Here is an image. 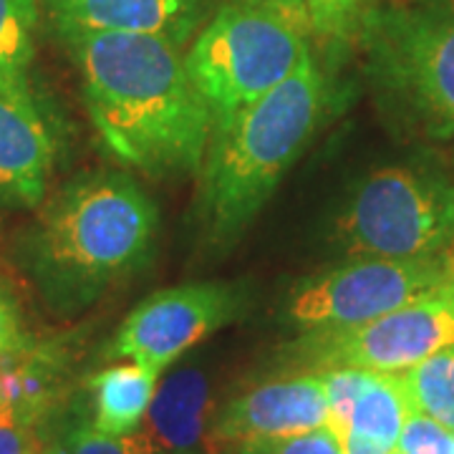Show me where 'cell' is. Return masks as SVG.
<instances>
[{
    "label": "cell",
    "mask_w": 454,
    "mask_h": 454,
    "mask_svg": "<svg viewBox=\"0 0 454 454\" xmlns=\"http://www.w3.org/2000/svg\"><path fill=\"white\" fill-rule=\"evenodd\" d=\"M66 43L82 68L89 116L119 162L149 177L202 167L212 114L179 46L134 33H76Z\"/></svg>",
    "instance_id": "6da1fadb"
},
{
    "label": "cell",
    "mask_w": 454,
    "mask_h": 454,
    "mask_svg": "<svg viewBox=\"0 0 454 454\" xmlns=\"http://www.w3.org/2000/svg\"><path fill=\"white\" fill-rule=\"evenodd\" d=\"M157 227L154 202L129 175L74 179L33 227V278L53 309H82L149 258Z\"/></svg>",
    "instance_id": "7a4b0ae2"
},
{
    "label": "cell",
    "mask_w": 454,
    "mask_h": 454,
    "mask_svg": "<svg viewBox=\"0 0 454 454\" xmlns=\"http://www.w3.org/2000/svg\"><path fill=\"white\" fill-rule=\"evenodd\" d=\"M324 112V79L306 56L273 91L212 124L202 162L200 217L215 243L232 240L253 223L310 142Z\"/></svg>",
    "instance_id": "3957f363"
},
{
    "label": "cell",
    "mask_w": 454,
    "mask_h": 454,
    "mask_svg": "<svg viewBox=\"0 0 454 454\" xmlns=\"http://www.w3.org/2000/svg\"><path fill=\"white\" fill-rule=\"evenodd\" d=\"M310 56L309 33L245 3H227L184 53L187 74L223 124L283 83Z\"/></svg>",
    "instance_id": "277c9868"
},
{
    "label": "cell",
    "mask_w": 454,
    "mask_h": 454,
    "mask_svg": "<svg viewBox=\"0 0 454 454\" xmlns=\"http://www.w3.org/2000/svg\"><path fill=\"white\" fill-rule=\"evenodd\" d=\"M361 28L379 89L422 134L454 137V16L394 5L369 11Z\"/></svg>",
    "instance_id": "5b68a950"
},
{
    "label": "cell",
    "mask_w": 454,
    "mask_h": 454,
    "mask_svg": "<svg viewBox=\"0 0 454 454\" xmlns=\"http://www.w3.org/2000/svg\"><path fill=\"white\" fill-rule=\"evenodd\" d=\"M351 258H424L454 240V184L409 167L364 179L340 215Z\"/></svg>",
    "instance_id": "8992f818"
},
{
    "label": "cell",
    "mask_w": 454,
    "mask_h": 454,
    "mask_svg": "<svg viewBox=\"0 0 454 454\" xmlns=\"http://www.w3.org/2000/svg\"><path fill=\"white\" fill-rule=\"evenodd\" d=\"M454 291V255L351 258L293 295L288 316L310 331H343L422 298Z\"/></svg>",
    "instance_id": "52a82bcc"
},
{
    "label": "cell",
    "mask_w": 454,
    "mask_h": 454,
    "mask_svg": "<svg viewBox=\"0 0 454 454\" xmlns=\"http://www.w3.org/2000/svg\"><path fill=\"white\" fill-rule=\"evenodd\" d=\"M447 346H454V291L437 293L343 331H310L309 351L328 366L376 373H404Z\"/></svg>",
    "instance_id": "ba28073f"
},
{
    "label": "cell",
    "mask_w": 454,
    "mask_h": 454,
    "mask_svg": "<svg viewBox=\"0 0 454 454\" xmlns=\"http://www.w3.org/2000/svg\"><path fill=\"white\" fill-rule=\"evenodd\" d=\"M240 295L223 283H187L145 298L119 325L109 356L162 373L195 343L238 316Z\"/></svg>",
    "instance_id": "9c48e42d"
},
{
    "label": "cell",
    "mask_w": 454,
    "mask_h": 454,
    "mask_svg": "<svg viewBox=\"0 0 454 454\" xmlns=\"http://www.w3.org/2000/svg\"><path fill=\"white\" fill-rule=\"evenodd\" d=\"M328 424L331 411L321 373L273 379L235 396L215 414L212 444L215 450H235L253 442L303 434Z\"/></svg>",
    "instance_id": "30bf717a"
},
{
    "label": "cell",
    "mask_w": 454,
    "mask_h": 454,
    "mask_svg": "<svg viewBox=\"0 0 454 454\" xmlns=\"http://www.w3.org/2000/svg\"><path fill=\"white\" fill-rule=\"evenodd\" d=\"M210 0H49L59 33H134L184 46L207 18Z\"/></svg>",
    "instance_id": "8fae6325"
},
{
    "label": "cell",
    "mask_w": 454,
    "mask_h": 454,
    "mask_svg": "<svg viewBox=\"0 0 454 454\" xmlns=\"http://www.w3.org/2000/svg\"><path fill=\"white\" fill-rule=\"evenodd\" d=\"M212 419L210 381L187 366L160 384L139 432L162 454H212Z\"/></svg>",
    "instance_id": "7c38bea8"
},
{
    "label": "cell",
    "mask_w": 454,
    "mask_h": 454,
    "mask_svg": "<svg viewBox=\"0 0 454 454\" xmlns=\"http://www.w3.org/2000/svg\"><path fill=\"white\" fill-rule=\"evenodd\" d=\"M53 142L33 101L0 94V200L35 207L49 184Z\"/></svg>",
    "instance_id": "4fadbf2b"
},
{
    "label": "cell",
    "mask_w": 454,
    "mask_h": 454,
    "mask_svg": "<svg viewBox=\"0 0 454 454\" xmlns=\"http://www.w3.org/2000/svg\"><path fill=\"white\" fill-rule=\"evenodd\" d=\"M160 373L145 364H116L91 376L89 389L94 399V429L104 434H131L146 419L157 394Z\"/></svg>",
    "instance_id": "5bb4252c"
},
{
    "label": "cell",
    "mask_w": 454,
    "mask_h": 454,
    "mask_svg": "<svg viewBox=\"0 0 454 454\" xmlns=\"http://www.w3.org/2000/svg\"><path fill=\"white\" fill-rule=\"evenodd\" d=\"M61 364L49 348L35 343L0 356V404L35 427L59 399Z\"/></svg>",
    "instance_id": "9a60e30c"
},
{
    "label": "cell",
    "mask_w": 454,
    "mask_h": 454,
    "mask_svg": "<svg viewBox=\"0 0 454 454\" xmlns=\"http://www.w3.org/2000/svg\"><path fill=\"white\" fill-rule=\"evenodd\" d=\"M406 414H409V402L399 373L369 372V379L354 402L346 432L373 439L394 452Z\"/></svg>",
    "instance_id": "2e32d148"
},
{
    "label": "cell",
    "mask_w": 454,
    "mask_h": 454,
    "mask_svg": "<svg viewBox=\"0 0 454 454\" xmlns=\"http://www.w3.org/2000/svg\"><path fill=\"white\" fill-rule=\"evenodd\" d=\"M38 23V0H0V94L33 101L28 68Z\"/></svg>",
    "instance_id": "e0dca14e"
},
{
    "label": "cell",
    "mask_w": 454,
    "mask_h": 454,
    "mask_svg": "<svg viewBox=\"0 0 454 454\" xmlns=\"http://www.w3.org/2000/svg\"><path fill=\"white\" fill-rule=\"evenodd\" d=\"M409 409L422 411L454 434V346L399 373Z\"/></svg>",
    "instance_id": "ac0fdd59"
},
{
    "label": "cell",
    "mask_w": 454,
    "mask_h": 454,
    "mask_svg": "<svg viewBox=\"0 0 454 454\" xmlns=\"http://www.w3.org/2000/svg\"><path fill=\"white\" fill-rule=\"evenodd\" d=\"M358 20V0H310V33L325 46L346 43Z\"/></svg>",
    "instance_id": "d6986e66"
},
{
    "label": "cell",
    "mask_w": 454,
    "mask_h": 454,
    "mask_svg": "<svg viewBox=\"0 0 454 454\" xmlns=\"http://www.w3.org/2000/svg\"><path fill=\"white\" fill-rule=\"evenodd\" d=\"M454 450V434L434 422L432 417H427L422 411L409 409L406 422L402 427V434L396 442L399 454H452Z\"/></svg>",
    "instance_id": "ffe728a7"
},
{
    "label": "cell",
    "mask_w": 454,
    "mask_h": 454,
    "mask_svg": "<svg viewBox=\"0 0 454 454\" xmlns=\"http://www.w3.org/2000/svg\"><path fill=\"white\" fill-rule=\"evenodd\" d=\"M235 454H346L339 434L331 427L310 429L303 434H293L283 439L253 442L235 447Z\"/></svg>",
    "instance_id": "44dd1931"
},
{
    "label": "cell",
    "mask_w": 454,
    "mask_h": 454,
    "mask_svg": "<svg viewBox=\"0 0 454 454\" xmlns=\"http://www.w3.org/2000/svg\"><path fill=\"white\" fill-rule=\"evenodd\" d=\"M64 454H162L149 439L139 434H104L94 427H83L76 434H71Z\"/></svg>",
    "instance_id": "7402d4cb"
},
{
    "label": "cell",
    "mask_w": 454,
    "mask_h": 454,
    "mask_svg": "<svg viewBox=\"0 0 454 454\" xmlns=\"http://www.w3.org/2000/svg\"><path fill=\"white\" fill-rule=\"evenodd\" d=\"M31 343L33 339L23 328V318H20V310H18L13 295L0 283V356L20 351Z\"/></svg>",
    "instance_id": "603a6c76"
},
{
    "label": "cell",
    "mask_w": 454,
    "mask_h": 454,
    "mask_svg": "<svg viewBox=\"0 0 454 454\" xmlns=\"http://www.w3.org/2000/svg\"><path fill=\"white\" fill-rule=\"evenodd\" d=\"M0 454H38L33 424L0 404Z\"/></svg>",
    "instance_id": "cb8c5ba5"
},
{
    "label": "cell",
    "mask_w": 454,
    "mask_h": 454,
    "mask_svg": "<svg viewBox=\"0 0 454 454\" xmlns=\"http://www.w3.org/2000/svg\"><path fill=\"white\" fill-rule=\"evenodd\" d=\"M245 5H255L262 11H270L276 16L291 20L301 31L310 35V0H238Z\"/></svg>",
    "instance_id": "d4e9b609"
},
{
    "label": "cell",
    "mask_w": 454,
    "mask_h": 454,
    "mask_svg": "<svg viewBox=\"0 0 454 454\" xmlns=\"http://www.w3.org/2000/svg\"><path fill=\"white\" fill-rule=\"evenodd\" d=\"M339 439L346 454H391V450H387L384 444H379V442H373L369 437H361V434H354V432H346Z\"/></svg>",
    "instance_id": "484cf974"
},
{
    "label": "cell",
    "mask_w": 454,
    "mask_h": 454,
    "mask_svg": "<svg viewBox=\"0 0 454 454\" xmlns=\"http://www.w3.org/2000/svg\"><path fill=\"white\" fill-rule=\"evenodd\" d=\"M419 5L439 11V13H447V16H454V0H419Z\"/></svg>",
    "instance_id": "4316f807"
},
{
    "label": "cell",
    "mask_w": 454,
    "mask_h": 454,
    "mask_svg": "<svg viewBox=\"0 0 454 454\" xmlns=\"http://www.w3.org/2000/svg\"><path fill=\"white\" fill-rule=\"evenodd\" d=\"M452 255H454V240H452Z\"/></svg>",
    "instance_id": "83f0119b"
},
{
    "label": "cell",
    "mask_w": 454,
    "mask_h": 454,
    "mask_svg": "<svg viewBox=\"0 0 454 454\" xmlns=\"http://www.w3.org/2000/svg\"><path fill=\"white\" fill-rule=\"evenodd\" d=\"M391 454H399V452H391Z\"/></svg>",
    "instance_id": "f1b7e54d"
},
{
    "label": "cell",
    "mask_w": 454,
    "mask_h": 454,
    "mask_svg": "<svg viewBox=\"0 0 454 454\" xmlns=\"http://www.w3.org/2000/svg\"><path fill=\"white\" fill-rule=\"evenodd\" d=\"M452 454H454V450H452Z\"/></svg>",
    "instance_id": "f546056e"
}]
</instances>
